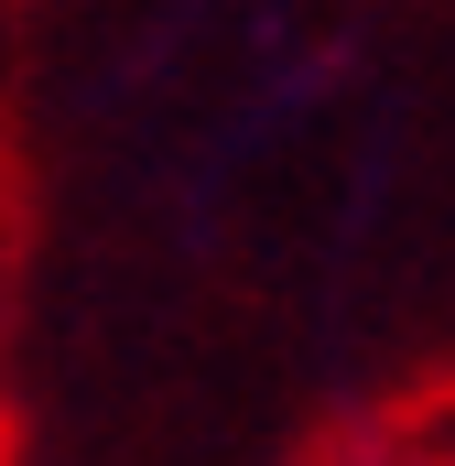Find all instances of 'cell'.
Wrapping results in <instances>:
<instances>
[{
    "mask_svg": "<svg viewBox=\"0 0 455 466\" xmlns=\"http://www.w3.org/2000/svg\"><path fill=\"white\" fill-rule=\"evenodd\" d=\"M401 466H455V456H401Z\"/></svg>",
    "mask_w": 455,
    "mask_h": 466,
    "instance_id": "obj_1",
    "label": "cell"
}]
</instances>
